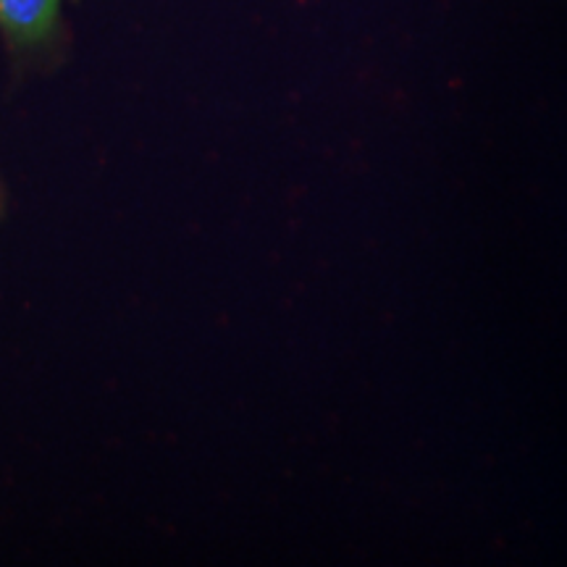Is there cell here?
Wrapping results in <instances>:
<instances>
[{"mask_svg":"<svg viewBox=\"0 0 567 567\" xmlns=\"http://www.w3.org/2000/svg\"><path fill=\"white\" fill-rule=\"evenodd\" d=\"M61 0H0V27L17 45H34L53 32Z\"/></svg>","mask_w":567,"mask_h":567,"instance_id":"cell-1","label":"cell"}]
</instances>
